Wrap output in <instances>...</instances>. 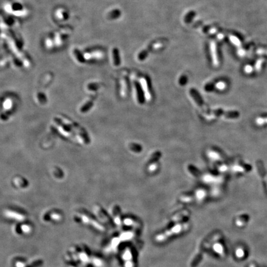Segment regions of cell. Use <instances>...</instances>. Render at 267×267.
Returning <instances> with one entry per match:
<instances>
[{
  "label": "cell",
  "instance_id": "cell-1",
  "mask_svg": "<svg viewBox=\"0 0 267 267\" xmlns=\"http://www.w3.org/2000/svg\"><path fill=\"white\" fill-rule=\"evenodd\" d=\"M189 228V223H182V224L176 225L175 226H173L171 229H168V230L165 231L163 233H160L156 236L155 241L158 242V243H162V242H164L168 239L170 238V237L172 236H175L176 234L182 233L187 231Z\"/></svg>",
  "mask_w": 267,
  "mask_h": 267
},
{
  "label": "cell",
  "instance_id": "cell-2",
  "mask_svg": "<svg viewBox=\"0 0 267 267\" xmlns=\"http://www.w3.org/2000/svg\"><path fill=\"white\" fill-rule=\"evenodd\" d=\"M140 87L141 89L144 92V94L145 96V98H146V100L148 101L151 100L152 99V94L151 92L150 91V89H149V87L148 85L147 80L144 77H142L140 79Z\"/></svg>",
  "mask_w": 267,
  "mask_h": 267
},
{
  "label": "cell",
  "instance_id": "cell-3",
  "mask_svg": "<svg viewBox=\"0 0 267 267\" xmlns=\"http://www.w3.org/2000/svg\"><path fill=\"white\" fill-rule=\"evenodd\" d=\"M210 51H211V54H212V61L213 65L215 66H218L219 62H218V56H217V52H216V43L215 42H212L210 43Z\"/></svg>",
  "mask_w": 267,
  "mask_h": 267
},
{
  "label": "cell",
  "instance_id": "cell-4",
  "mask_svg": "<svg viewBox=\"0 0 267 267\" xmlns=\"http://www.w3.org/2000/svg\"><path fill=\"white\" fill-rule=\"evenodd\" d=\"M190 95L192 97V98H194V100L197 105L200 108L204 109V105H203V101L202 100V99L200 97V95L198 94V93H197L195 90L192 89L190 91ZM202 109V110H203Z\"/></svg>",
  "mask_w": 267,
  "mask_h": 267
},
{
  "label": "cell",
  "instance_id": "cell-5",
  "mask_svg": "<svg viewBox=\"0 0 267 267\" xmlns=\"http://www.w3.org/2000/svg\"><path fill=\"white\" fill-rule=\"evenodd\" d=\"M121 94L122 97H125L127 95V84L126 81V80L124 79H122L121 82Z\"/></svg>",
  "mask_w": 267,
  "mask_h": 267
},
{
  "label": "cell",
  "instance_id": "cell-6",
  "mask_svg": "<svg viewBox=\"0 0 267 267\" xmlns=\"http://www.w3.org/2000/svg\"><path fill=\"white\" fill-rule=\"evenodd\" d=\"M207 155L209 157V158H210L211 159H213L215 160H219L221 159V157H220V155L218 154V153H217L213 150L208 151V152L207 153Z\"/></svg>",
  "mask_w": 267,
  "mask_h": 267
},
{
  "label": "cell",
  "instance_id": "cell-7",
  "mask_svg": "<svg viewBox=\"0 0 267 267\" xmlns=\"http://www.w3.org/2000/svg\"><path fill=\"white\" fill-rule=\"evenodd\" d=\"M161 153L158 152H156V153H155L152 156V157L150 158V160H149V162H148V164H150V163H155V162H157L158 160L160 159V157H161Z\"/></svg>",
  "mask_w": 267,
  "mask_h": 267
},
{
  "label": "cell",
  "instance_id": "cell-8",
  "mask_svg": "<svg viewBox=\"0 0 267 267\" xmlns=\"http://www.w3.org/2000/svg\"><path fill=\"white\" fill-rule=\"evenodd\" d=\"M130 149L135 153H139L142 150V148L141 145L139 144H132L130 145Z\"/></svg>",
  "mask_w": 267,
  "mask_h": 267
},
{
  "label": "cell",
  "instance_id": "cell-9",
  "mask_svg": "<svg viewBox=\"0 0 267 267\" xmlns=\"http://www.w3.org/2000/svg\"><path fill=\"white\" fill-rule=\"evenodd\" d=\"M256 122L257 125L262 126L267 124V117H257L256 120Z\"/></svg>",
  "mask_w": 267,
  "mask_h": 267
},
{
  "label": "cell",
  "instance_id": "cell-10",
  "mask_svg": "<svg viewBox=\"0 0 267 267\" xmlns=\"http://www.w3.org/2000/svg\"><path fill=\"white\" fill-rule=\"evenodd\" d=\"M189 170L190 173H192L194 176H198L200 174V171L197 170L196 168L192 165H190L189 166Z\"/></svg>",
  "mask_w": 267,
  "mask_h": 267
},
{
  "label": "cell",
  "instance_id": "cell-11",
  "mask_svg": "<svg viewBox=\"0 0 267 267\" xmlns=\"http://www.w3.org/2000/svg\"><path fill=\"white\" fill-rule=\"evenodd\" d=\"M215 87L217 89H218L220 90H224L226 87V84L225 82L221 81V82H219L216 84Z\"/></svg>",
  "mask_w": 267,
  "mask_h": 267
},
{
  "label": "cell",
  "instance_id": "cell-12",
  "mask_svg": "<svg viewBox=\"0 0 267 267\" xmlns=\"http://www.w3.org/2000/svg\"><path fill=\"white\" fill-rule=\"evenodd\" d=\"M232 170L235 171V172H243L244 171V168L241 167L238 165H235L233 167H232Z\"/></svg>",
  "mask_w": 267,
  "mask_h": 267
},
{
  "label": "cell",
  "instance_id": "cell-13",
  "mask_svg": "<svg viewBox=\"0 0 267 267\" xmlns=\"http://www.w3.org/2000/svg\"><path fill=\"white\" fill-rule=\"evenodd\" d=\"M230 39H231V42L233 43H234L236 45H240V42L238 40V39H237L236 38V37H234L233 36V37L231 36V37H230Z\"/></svg>",
  "mask_w": 267,
  "mask_h": 267
},
{
  "label": "cell",
  "instance_id": "cell-14",
  "mask_svg": "<svg viewBox=\"0 0 267 267\" xmlns=\"http://www.w3.org/2000/svg\"><path fill=\"white\" fill-rule=\"evenodd\" d=\"M244 71L246 73H248V74H249L251 73L252 71V67L249 66V65H248V66H246L245 67V69H244Z\"/></svg>",
  "mask_w": 267,
  "mask_h": 267
},
{
  "label": "cell",
  "instance_id": "cell-15",
  "mask_svg": "<svg viewBox=\"0 0 267 267\" xmlns=\"http://www.w3.org/2000/svg\"><path fill=\"white\" fill-rule=\"evenodd\" d=\"M219 170L221 171H225L227 170V167L225 165H223L219 168Z\"/></svg>",
  "mask_w": 267,
  "mask_h": 267
}]
</instances>
